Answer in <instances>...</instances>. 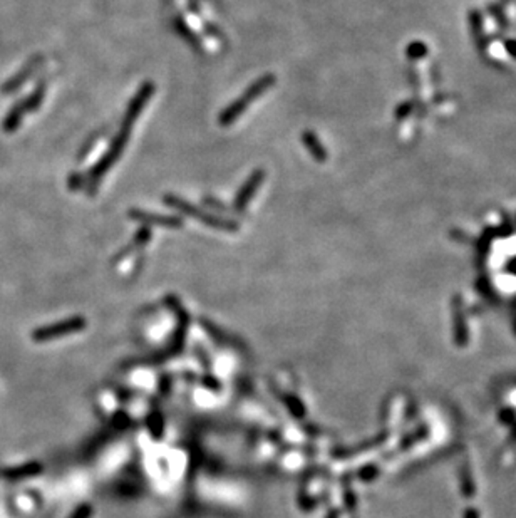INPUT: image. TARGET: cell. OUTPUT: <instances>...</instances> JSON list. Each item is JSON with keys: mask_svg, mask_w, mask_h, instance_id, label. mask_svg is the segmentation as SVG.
<instances>
[{"mask_svg": "<svg viewBox=\"0 0 516 518\" xmlns=\"http://www.w3.org/2000/svg\"><path fill=\"white\" fill-rule=\"evenodd\" d=\"M131 127H133L131 123L123 121L121 130L118 131L116 138H114L113 143H111L109 150H107L104 156H102V158L99 159V162L93 166V170H91L89 176H88L89 195H94V193L97 191V187H99V183H101V180L104 178L106 173L109 171L111 168L114 166V164H116L119 156H121L123 151H125L126 143H127V139H130V134H131Z\"/></svg>", "mask_w": 516, "mask_h": 518, "instance_id": "cell-1", "label": "cell"}, {"mask_svg": "<svg viewBox=\"0 0 516 518\" xmlns=\"http://www.w3.org/2000/svg\"><path fill=\"white\" fill-rule=\"evenodd\" d=\"M163 201H164V205H168L169 208L178 210L180 213H185V215L191 217V219H195L198 221H201V223L208 225L210 228L221 230V232H228V233L238 232V230H240V225H238V221L223 219V217L214 215V213H212V212H205V210L195 207L193 203H188V201L181 198V196L164 195Z\"/></svg>", "mask_w": 516, "mask_h": 518, "instance_id": "cell-2", "label": "cell"}, {"mask_svg": "<svg viewBox=\"0 0 516 518\" xmlns=\"http://www.w3.org/2000/svg\"><path fill=\"white\" fill-rule=\"evenodd\" d=\"M274 84H275L274 74H265V76L260 77V79L255 81L253 84H251L240 97H238V100H235L232 104L226 106V108L221 111L220 118H218V123H220L221 126L233 125V123L237 121V119L240 118L247 109H249V106L251 104V102H253L255 100H258L260 96H263V93H267Z\"/></svg>", "mask_w": 516, "mask_h": 518, "instance_id": "cell-3", "label": "cell"}, {"mask_svg": "<svg viewBox=\"0 0 516 518\" xmlns=\"http://www.w3.org/2000/svg\"><path fill=\"white\" fill-rule=\"evenodd\" d=\"M131 220L139 221L144 227H163V228H181L183 220L175 215H159L155 212H144V210H130L127 213Z\"/></svg>", "mask_w": 516, "mask_h": 518, "instance_id": "cell-4", "label": "cell"}, {"mask_svg": "<svg viewBox=\"0 0 516 518\" xmlns=\"http://www.w3.org/2000/svg\"><path fill=\"white\" fill-rule=\"evenodd\" d=\"M263 180H265V171L263 170L251 171V175L247 178V182L242 185V188L238 190L237 196H235L233 208L237 210V212H243V210L249 207L250 200L253 198L255 193H257L258 188L262 187Z\"/></svg>", "mask_w": 516, "mask_h": 518, "instance_id": "cell-5", "label": "cell"}, {"mask_svg": "<svg viewBox=\"0 0 516 518\" xmlns=\"http://www.w3.org/2000/svg\"><path fill=\"white\" fill-rule=\"evenodd\" d=\"M302 141H304L305 148H307L308 153H311L317 162H325L327 155H325L324 146L320 145V141L317 139V136L312 133V131H305V133L302 134Z\"/></svg>", "mask_w": 516, "mask_h": 518, "instance_id": "cell-6", "label": "cell"}, {"mask_svg": "<svg viewBox=\"0 0 516 518\" xmlns=\"http://www.w3.org/2000/svg\"><path fill=\"white\" fill-rule=\"evenodd\" d=\"M39 63H40V57H36V59L32 61V63H29V64L26 65V68H24L22 71H20V72L17 74V76L12 77V79H10L9 82H7L6 88H3V89H6V91H12V89L20 88V86L24 84V81H26L29 76H32V74H34L36 69L39 68Z\"/></svg>", "mask_w": 516, "mask_h": 518, "instance_id": "cell-7", "label": "cell"}, {"mask_svg": "<svg viewBox=\"0 0 516 518\" xmlns=\"http://www.w3.org/2000/svg\"><path fill=\"white\" fill-rule=\"evenodd\" d=\"M175 31L178 32V34H180L181 37H183L185 40H187V42L189 44V46L195 47L196 51H200V40H198L196 34H195V32H193L191 29H189V26H187V24H185L183 20H181V19H176V20H175Z\"/></svg>", "mask_w": 516, "mask_h": 518, "instance_id": "cell-8", "label": "cell"}, {"mask_svg": "<svg viewBox=\"0 0 516 518\" xmlns=\"http://www.w3.org/2000/svg\"><path fill=\"white\" fill-rule=\"evenodd\" d=\"M24 113H26V109H24L22 102H19L17 106H14L10 113L7 114L6 123H3V127H6V131H14L15 127L20 125V119H22Z\"/></svg>", "mask_w": 516, "mask_h": 518, "instance_id": "cell-9", "label": "cell"}, {"mask_svg": "<svg viewBox=\"0 0 516 518\" xmlns=\"http://www.w3.org/2000/svg\"><path fill=\"white\" fill-rule=\"evenodd\" d=\"M44 94H45V86L42 84L36 89L32 96H29L26 101H22L26 113H32V111H36L37 108H39L40 102H42L44 100Z\"/></svg>", "mask_w": 516, "mask_h": 518, "instance_id": "cell-10", "label": "cell"}, {"mask_svg": "<svg viewBox=\"0 0 516 518\" xmlns=\"http://www.w3.org/2000/svg\"><path fill=\"white\" fill-rule=\"evenodd\" d=\"M151 240V228L150 227H141L138 232L134 233L133 237V245L131 246H144L146 244H150Z\"/></svg>", "mask_w": 516, "mask_h": 518, "instance_id": "cell-11", "label": "cell"}, {"mask_svg": "<svg viewBox=\"0 0 516 518\" xmlns=\"http://www.w3.org/2000/svg\"><path fill=\"white\" fill-rule=\"evenodd\" d=\"M84 183H86V178L81 175V173H72V175L68 178V188L72 191L84 188Z\"/></svg>", "mask_w": 516, "mask_h": 518, "instance_id": "cell-12", "label": "cell"}]
</instances>
